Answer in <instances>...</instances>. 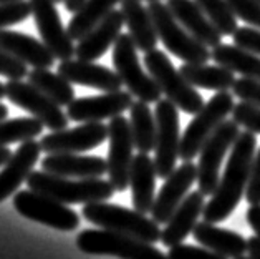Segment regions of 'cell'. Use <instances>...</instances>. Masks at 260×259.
Masks as SVG:
<instances>
[{
	"mask_svg": "<svg viewBox=\"0 0 260 259\" xmlns=\"http://www.w3.org/2000/svg\"><path fill=\"white\" fill-rule=\"evenodd\" d=\"M245 199L249 205H260V148L252 161L249 185L245 189Z\"/></svg>",
	"mask_w": 260,
	"mask_h": 259,
	"instance_id": "obj_42",
	"label": "cell"
},
{
	"mask_svg": "<svg viewBox=\"0 0 260 259\" xmlns=\"http://www.w3.org/2000/svg\"><path fill=\"white\" fill-rule=\"evenodd\" d=\"M212 60L217 65L227 67L242 77L260 81V55L247 52L237 45L219 43L217 47L212 48Z\"/></svg>",
	"mask_w": 260,
	"mask_h": 259,
	"instance_id": "obj_29",
	"label": "cell"
},
{
	"mask_svg": "<svg viewBox=\"0 0 260 259\" xmlns=\"http://www.w3.org/2000/svg\"><path fill=\"white\" fill-rule=\"evenodd\" d=\"M5 97L18 108L31 113V117L47 126L48 130L58 131L68 128V115L61 110L58 103L40 92L30 81L22 80H9L5 83Z\"/></svg>",
	"mask_w": 260,
	"mask_h": 259,
	"instance_id": "obj_12",
	"label": "cell"
},
{
	"mask_svg": "<svg viewBox=\"0 0 260 259\" xmlns=\"http://www.w3.org/2000/svg\"><path fill=\"white\" fill-rule=\"evenodd\" d=\"M156 147L154 165L157 178L166 180L176 169V161L179 158L181 131L177 106L168 98H161L156 103Z\"/></svg>",
	"mask_w": 260,
	"mask_h": 259,
	"instance_id": "obj_9",
	"label": "cell"
},
{
	"mask_svg": "<svg viewBox=\"0 0 260 259\" xmlns=\"http://www.w3.org/2000/svg\"><path fill=\"white\" fill-rule=\"evenodd\" d=\"M27 78L31 85L37 87L60 106H68L75 100V90L72 83L60 73L50 72L48 68H31Z\"/></svg>",
	"mask_w": 260,
	"mask_h": 259,
	"instance_id": "obj_32",
	"label": "cell"
},
{
	"mask_svg": "<svg viewBox=\"0 0 260 259\" xmlns=\"http://www.w3.org/2000/svg\"><path fill=\"white\" fill-rule=\"evenodd\" d=\"M258 2H260V0H258Z\"/></svg>",
	"mask_w": 260,
	"mask_h": 259,
	"instance_id": "obj_53",
	"label": "cell"
},
{
	"mask_svg": "<svg viewBox=\"0 0 260 259\" xmlns=\"http://www.w3.org/2000/svg\"><path fill=\"white\" fill-rule=\"evenodd\" d=\"M55 2H56V4H60V2H63V0H55Z\"/></svg>",
	"mask_w": 260,
	"mask_h": 259,
	"instance_id": "obj_51",
	"label": "cell"
},
{
	"mask_svg": "<svg viewBox=\"0 0 260 259\" xmlns=\"http://www.w3.org/2000/svg\"><path fill=\"white\" fill-rule=\"evenodd\" d=\"M189 83L196 88H206L214 92H227L236 83V75L222 65L207 63H182L179 68Z\"/></svg>",
	"mask_w": 260,
	"mask_h": 259,
	"instance_id": "obj_28",
	"label": "cell"
},
{
	"mask_svg": "<svg viewBox=\"0 0 260 259\" xmlns=\"http://www.w3.org/2000/svg\"><path fill=\"white\" fill-rule=\"evenodd\" d=\"M148 10L154 22L159 42H162L174 56L181 59L184 63H207L212 59L209 47L182 27L169 10L168 4L153 0L148 4Z\"/></svg>",
	"mask_w": 260,
	"mask_h": 259,
	"instance_id": "obj_4",
	"label": "cell"
},
{
	"mask_svg": "<svg viewBox=\"0 0 260 259\" xmlns=\"http://www.w3.org/2000/svg\"><path fill=\"white\" fill-rule=\"evenodd\" d=\"M58 73L65 77L70 83L81 87L96 88L101 92H118L121 90L123 81L119 75L105 65L86 62V60H61L58 65Z\"/></svg>",
	"mask_w": 260,
	"mask_h": 259,
	"instance_id": "obj_18",
	"label": "cell"
},
{
	"mask_svg": "<svg viewBox=\"0 0 260 259\" xmlns=\"http://www.w3.org/2000/svg\"><path fill=\"white\" fill-rule=\"evenodd\" d=\"M108 138V125L101 122L81 123L75 128L52 131L40 140L42 151L52 153H83L100 147Z\"/></svg>",
	"mask_w": 260,
	"mask_h": 259,
	"instance_id": "obj_15",
	"label": "cell"
},
{
	"mask_svg": "<svg viewBox=\"0 0 260 259\" xmlns=\"http://www.w3.org/2000/svg\"><path fill=\"white\" fill-rule=\"evenodd\" d=\"M27 185L34 191H39L61 201L65 205H88L96 201H108L115 194V186L110 180L101 178H67L47 171H31Z\"/></svg>",
	"mask_w": 260,
	"mask_h": 259,
	"instance_id": "obj_2",
	"label": "cell"
},
{
	"mask_svg": "<svg viewBox=\"0 0 260 259\" xmlns=\"http://www.w3.org/2000/svg\"><path fill=\"white\" fill-rule=\"evenodd\" d=\"M192 236L201 246L219 252L225 257L236 259L249 252V239L231 229L217 228L214 223H209L206 219L196 224Z\"/></svg>",
	"mask_w": 260,
	"mask_h": 259,
	"instance_id": "obj_26",
	"label": "cell"
},
{
	"mask_svg": "<svg viewBox=\"0 0 260 259\" xmlns=\"http://www.w3.org/2000/svg\"><path fill=\"white\" fill-rule=\"evenodd\" d=\"M222 35H234L239 28L237 15L227 0H194Z\"/></svg>",
	"mask_w": 260,
	"mask_h": 259,
	"instance_id": "obj_34",
	"label": "cell"
},
{
	"mask_svg": "<svg viewBox=\"0 0 260 259\" xmlns=\"http://www.w3.org/2000/svg\"><path fill=\"white\" fill-rule=\"evenodd\" d=\"M129 125L135 148L139 153H149L156 147V115L149 103L138 100L129 108Z\"/></svg>",
	"mask_w": 260,
	"mask_h": 259,
	"instance_id": "obj_31",
	"label": "cell"
},
{
	"mask_svg": "<svg viewBox=\"0 0 260 259\" xmlns=\"http://www.w3.org/2000/svg\"><path fill=\"white\" fill-rule=\"evenodd\" d=\"M9 117V108L4 103H0V122Z\"/></svg>",
	"mask_w": 260,
	"mask_h": 259,
	"instance_id": "obj_47",
	"label": "cell"
},
{
	"mask_svg": "<svg viewBox=\"0 0 260 259\" xmlns=\"http://www.w3.org/2000/svg\"><path fill=\"white\" fill-rule=\"evenodd\" d=\"M30 15H31L30 2H25V0L0 4V30L27 20Z\"/></svg>",
	"mask_w": 260,
	"mask_h": 259,
	"instance_id": "obj_36",
	"label": "cell"
},
{
	"mask_svg": "<svg viewBox=\"0 0 260 259\" xmlns=\"http://www.w3.org/2000/svg\"><path fill=\"white\" fill-rule=\"evenodd\" d=\"M0 48L31 68H50L55 63V55L45 43L22 32L9 28L0 30Z\"/></svg>",
	"mask_w": 260,
	"mask_h": 259,
	"instance_id": "obj_23",
	"label": "cell"
},
{
	"mask_svg": "<svg viewBox=\"0 0 260 259\" xmlns=\"http://www.w3.org/2000/svg\"><path fill=\"white\" fill-rule=\"evenodd\" d=\"M144 67L151 77L157 81L162 95H166V98L184 113L196 115L206 105L198 88L184 78L181 70L174 67V63L162 50L154 48L146 53Z\"/></svg>",
	"mask_w": 260,
	"mask_h": 259,
	"instance_id": "obj_5",
	"label": "cell"
},
{
	"mask_svg": "<svg viewBox=\"0 0 260 259\" xmlns=\"http://www.w3.org/2000/svg\"><path fill=\"white\" fill-rule=\"evenodd\" d=\"M249 254L252 259H260V238L252 236L249 239Z\"/></svg>",
	"mask_w": 260,
	"mask_h": 259,
	"instance_id": "obj_44",
	"label": "cell"
},
{
	"mask_svg": "<svg viewBox=\"0 0 260 259\" xmlns=\"http://www.w3.org/2000/svg\"><path fill=\"white\" fill-rule=\"evenodd\" d=\"M81 214L86 221L103 229L121 233L148 243L161 241L159 224L136 210H128L124 206L111 205L106 201H96V203L85 205Z\"/></svg>",
	"mask_w": 260,
	"mask_h": 259,
	"instance_id": "obj_3",
	"label": "cell"
},
{
	"mask_svg": "<svg viewBox=\"0 0 260 259\" xmlns=\"http://www.w3.org/2000/svg\"><path fill=\"white\" fill-rule=\"evenodd\" d=\"M234 93L217 92L202 108L196 113V117L184 130L181 136L179 158L182 161H192L201 153L204 143L211 135L227 120V115L234 110Z\"/></svg>",
	"mask_w": 260,
	"mask_h": 259,
	"instance_id": "obj_6",
	"label": "cell"
},
{
	"mask_svg": "<svg viewBox=\"0 0 260 259\" xmlns=\"http://www.w3.org/2000/svg\"><path fill=\"white\" fill-rule=\"evenodd\" d=\"M43 125L35 117H20L0 122V147L10 143H23L42 135Z\"/></svg>",
	"mask_w": 260,
	"mask_h": 259,
	"instance_id": "obj_33",
	"label": "cell"
},
{
	"mask_svg": "<svg viewBox=\"0 0 260 259\" xmlns=\"http://www.w3.org/2000/svg\"><path fill=\"white\" fill-rule=\"evenodd\" d=\"M42 42L52 50L55 59L70 60L75 55L73 39L63 27L55 0H28Z\"/></svg>",
	"mask_w": 260,
	"mask_h": 259,
	"instance_id": "obj_14",
	"label": "cell"
},
{
	"mask_svg": "<svg viewBox=\"0 0 260 259\" xmlns=\"http://www.w3.org/2000/svg\"><path fill=\"white\" fill-rule=\"evenodd\" d=\"M234 45L260 55V28H250V27H239L232 35Z\"/></svg>",
	"mask_w": 260,
	"mask_h": 259,
	"instance_id": "obj_41",
	"label": "cell"
},
{
	"mask_svg": "<svg viewBox=\"0 0 260 259\" xmlns=\"http://www.w3.org/2000/svg\"><path fill=\"white\" fill-rule=\"evenodd\" d=\"M42 153L40 141L27 140L23 141L18 150L10 156V160L4 165V169L0 171V203L12 196L22 183L27 181L30 173L34 171L35 163L39 161Z\"/></svg>",
	"mask_w": 260,
	"mask_h": 259,
	"instance_id": "obj_19",
	"label": "cell"
},
{
	"mask_svg": "<svg viewBox=\"0 0 260 259\" xmlns=\"http://www.w3.org/2000/svg\"><path fill=\"white\" fill-rule=\"evenodd\" d=\"M234 97H237L242 102H249L252 105L260 106V81L253 78L242 77L236 80V83L232 87Z\"/></svg>",
	"mask_w": 260,
	"mask_h": 259,
	"instance_id": "obj_39",
	"label": "cell"
},
{
	"mask_svg": "<svg viewBox=\"0 0 260 259\" xmlns=\"http://www.w3.org/2000/svg\"><path fill=\"white\" fill-rule=\"evenodd\" d=\"M5 97V85L0 81V98H4Z\"/></svg>",
	"mask_w": 260,
	"mask_h": 259,
	"instance_id": "obj_48",
	"label": "cell"
},
{
	"mask_svg": "<svg viewBox=\"0 0 260 259\" xmlns=\"http://www.w3.org/2000/svg\"><path fill=\"white\" fill-rule=\"evenodd\" d=\"M85 2H86V0H63V4H65V9L68 12H72V14H75V12H77Z\"/></svg>",
	"mask_w": 260,
	"mask_h": 259,
	"instance_id": "obj_45",
	"label": "cell"
},
{
	"mask_svg": "<svg viewBox=\"0 0 260 259\" xmlns=\"http://www.w3.org/2000/svg\"><path fill=\"white\" fill-rule=\"evenodd\" d=\"M169 259H227L225 256L219 254L207 248H196L191 244H176L169 249Z\"/></svg>",
	"mask_w": 260,
	"mask_h": 259,
	"instance_id": "obj_38",
	"label": "cell"
},
{
	"mask_svg": "<svg viewBox=\"0 0 260 259\" xmlns=\"http://www.w3.org/2000/svg\"><path fill=\"white\" fill-rule=\"evenodd\" d=\"M257 138L255 133L245 130L234 143L229 161H227L224 175L219 180L211 201L204 206L202 216L209 223H220L227 219L236 210L240 199L245 194L250 178V168L255 156Z\"/></svg>",
	"mask_w": 260,
	"mask_h": 259,
	"instance_id": "obj_1",
	"label": "cell"
},
{
	"mask_svg": "<svg viewBox=\"0 0 260 259\" xmlns=\"http://www.w3.org/2000/svg\"><path fill=\"white\" fill-rule=\"evenodd\" d=\"M236 259H252L250 256L249 257H247V256H240V257H236Z\"/></svg>",
	"mask_w": 260,
	"mask_h": 259,
	"instance_id": "obj_50",
	"label": "cell"
},
{
	"mask_svg": "<svg viewBox=\"0 0 260 259\" xmlns=\"http://www.w3.org/2000/svg\"><path fill=\"white\" fill-rule=\"evenodd\" d=\"M239 135V125L234 120H225L202 147L198 163V188L204 196L214 194L220 180L222 160L234 147Z\"/></svg>",
	"mask_w": 260,
	"mask_h": 259,
	"instance_id": "obj_11",
	"label": "cell"
},
{
	"mask_svg": "<svg viewBox=\"0 0 260 259\" xmlns=\"http://www.w3.org/2000/svg\"><path fill=\"white\" fill-rule=\"evenodd\" d=\"M123 0H86L81 7L75 12L72 20L68 23V34L70 37L78 42L80 39L90 32L94 25H98L106 15H110L118 4H121Z\"/></svg>",
	"mask_w": 260,
	"mask_h": 259,
	"instance_id": "obj_30",
	"label": "cell"
},
{
	"mask_svg": "<svg viewBox=\"0 0 260 259\" xmlns=\"http://www.w3.org/2000/svg\"><path fill=\"white\" fill-rule=\"evenodd\" d=\"M143 2H153V0H143Z\"/></svg>",
	"mask_w": 260,
	"mask_h": 259,
	"instance_id": "obj_52",
	"label": "cell"
},
{
	"mask_svg": "<svg viewBox=\"0 0 260 259\" xmlns=\"http://www.w3.org/2000/svg\"><path fill=\"white\" fill-rule=\"evenodd\" d=\"M14 208L23 218L60 231H73L80 226L78 213L61 201L34 189L18 191L14 196Z\"/></svg>",
	"mask_w": 260,
	"mask_h": 259,
	"instance_id": "obj_10",
	"label": "cell"
},
{
	"mask_svg": "<svg viewBox=\"0 0 260 259\" xmlns=\"http://www.w3.org/2000/svg\"><path fill=\"white\" fill-rule=\"evenodd\" d=\"M42 169L67 178H101L108 173V161L101 156H81L78 153H52L42 160Z\"/></svg>",
	"mask_w": 260,
	"mask_h": 259,
	"instance_id": "obj_21",
	"label": "cell"
},
{
	"mask_svg": "<svg viewBox=\"0 0 260 259\" xmlns=\"http://www.w3.org/2000/svg\"><path fill=\"white\" fill-rule=\"evenodd\" d=\"M156 165L148 153H138L133 158L129 186L133 194V206L139 213H151L154 205V188H156Z\"/></svg>",
	"mask_w": 260,
	"mask_h": 259,
	"instance_id": "obj_25",
	"label": "cell"
},
{
	"mask_svg": "<svg viewBox=\"0 0 260 259\" xmlns=\"http://www.w3.org/2000/svg\"><path fill=\"white\" fill-rule=\"evenodd\" d=\"M77 246L86 254L116 256L119 259H169L153 243L110 229H85L77 236Z\"/></svg>",
	"mask_w": 260,
	"mask_h": 259,
	"instance_id": "obj_7",
	"label": "cell"
},
{
	"mask_svg": "<svg viewBox=\"0 0 260 259\" xmlns=\"http://www.w3.org/2000/svg\"><path fill=\"white\" fill-rule=\"evenodd\" d=\"M196 181H198V166L192 161H184L179 168H176L168 176L166 183L154 199L153 210H151L153 219L157 224L168 223Z\"/></svg>",
	"mask_w": 260,
	"mask_h": 259,
	"instance_id": "obj_17",
	"label": "cell"
},
{
	"mask_svg": "<svg viewBox=\"0 0 260 259\" xmlns=\"http://www.w3.org/2000/svg\"><path fill=\"white\" fill-rule=\"evenodd\" d=\"M0 75L9 80H22L28 75V70L22 60L0 48Z\"/></svg>",
	"mask_w": 260,
	"mask_h": 259,
	"instance_id": "obj_40",
	"label": "cell"
},
{
	"mask_svg": "<svg viewBox=\"0 0 260 259\" xmlns=\"http://www.w3.org/2000/svg\"><path fill=\"white\" fill-rule=\"evenodd\" d=\"M204 194L199 189L189 193L182 203L177 206L166 223V228L161 231V243L166 248H173L176 244L186 241V238L194 231L198 219L204 211Z\"/></svg>",
	"mask_w": 260,
	"mask_h": 259,
	"instance_id": "obj_22",
	"label": "cell"
},
{
	"mask_svg": "<svg viewBox=\"0 0 260 259\" xmlns=\"http://www.w3.org/2000/svg\"><path fill=\"white\" fill-rule=\"evenodd\" d=\"M123 25H124L123 12L113 10L98 25H94L83 39L78 40V45L75 47V55L80 60H86V62H94L101 59L108 52V48L115 45L118 37L121 35Z\"/></svg>",
	"mask_w": 260,
	"mask_h": 259,
	"instance_id": "obj_20",
	"label": "cell"
},
{
	"mask_svg": "<svg viewBox=\"0 0 260 259\" xmlns=\"http://www.w3.org/2000/svg\"><path fill=\"white\" fill-rule=\"evenodd\" d=\"M10 2H17V0H0V4H10Z\"/></svg>",
	"mask_w": 260,
	"mask_h": 259,
	"instance_id": "obj_49",
	"label": "cell"
},
{
	"mask_svg": "<svg viewBox=\"0 0 260 259\" xmlns=\"http://www.w3.org/2000/svg\"><path fill=\"white\" fill-rule=\"evenodd\" d=\"M133 95L129 92H108L98 97H81L75 98L67 106V115L72 122L88 123V122H103L108 118H115L123 111L129 110Z\"/></svg>",
	"mask_w": 260,
	"mask_h": 259,
	"instance_id": "obj_16",
	"label": "cell"
},
{
	"mask_svg": "<svg viewBox=\"0 0 260 259\" xmlns=\"http://www.w3.org/2000/svg\"><path fill=\"white\" fill-rule=\"evenodd\" d=\"M108 140H110V150H108V176L111 185L116 191H124L129 186L131 165H133V150H135V140H133L129 120L118 115L111 118L108 125Z\"/></svg>",
	"mask_w": 260,
	"mask_h": 259,
	"instance_id": "obj_13",
	"label": "cell"
},
{
	"mask_svg": "<svg viewBox=\"0 0 260 259\" xmlns=\"http://www.w3.org/2000/svg\"><path fill=\"white\" fill-rule=\"evenodd\" d=\"M121 12L124 17V25L128 27V34L135 40L138 50L148 53L157 47V32L154 22L151 18L148 7L143 5V0H123Z\"/></svg>",
	"mask_w": 260,
	"mask_h": 259,
	"instance_id": "obj_27",
	"label": "cell"
},
{
	"mask_svg": "<svg viewBox=\"0 0 260 259\" xmlns=\"http://www.w3.org/2000/svg\"><path fill=\"white\" fill-rule=\"evenodd\" d=\"M14 155L7 147H0V166H4L5 163L10 160V156Z\"/></svg>",
	"mask_w": 260,
	"mask_h": 259,
	"instance_id": "obj_46",
	"label": "cell"
},
{
	"mask_svg": "<svg viewBox=\"0 0 260 259\" xmlns=\"http://www.w3.org/2000/svg\"><path fill=\"white\" fill-rule=\"evenodd\" d=\"M232 120L239 126H244L252 133L260 135V106L240 100V103H237L232 110Z\"/></svg>",
	"mask_w": 260,
	"mask_h": 259,
	"instance_id": "obj_35",
	"label": "cell"
},
{
	"mask_svg": "<svg viewBox=\"0 0 260 259\" xmlns=\"http://www.w3.org/2000/svg\"><path fill=\"white\" fill-rule=\"evenodd\" d=\"M239 20H244L250 27L260 28V2L258 0H227Z\"/></svg>",
	"mask_w": 260,
	"mask_h": 259,
	"instance_id": "obj_37",
	"label": "cell"
},
{
	"mask_svg": "<svg viewBox=\"0 0 260 259\" xmlns=\"http://www.w3.org/2000/svg\"><path fill=\"white\" fill-rule=\"evenodd\" d=\"M245 219L249 226L255 233V236L260 238V205H250L245 213Z\"/></svg>",
	"mask_w": 260,
	"mask_h": 259,
	"instance_id": "obj_43",
	"label": "cell"
},
{
	"mask_svg": "<svg viewBox=\"0 0 260 259\" xmlns=\"http://www.w3.org/2000/svg\"><path fill=\"white\" fill-rule=\"evenodd\" d=\"M113 65L133 97L146 103H157L161 100V88L149 72L143 70L138 47L129 34H121L113 45Z\"/></svg>",
	"mask_w": 260,
	"mask_h": 259,
	"instance_id": "obj_8",
	"label": "cell"
},
{
	"mask_svg": "<svg viewBox=\"0 0 260 259\" xmlns=\"http://www.w3.org/2000/svg\"><path fill=\"white\" fill-rule=\"evenodd\" d=\"M168 7L182 27L204 45L214 48L222 42V34L194 0H169Z\"/></svg>",
	"mask_w": 260,
	"mask_h": 259,
	"instance_id": "obj_24",
	"label": "cell"
}]
</instances>
